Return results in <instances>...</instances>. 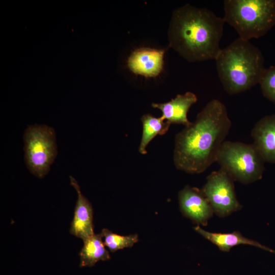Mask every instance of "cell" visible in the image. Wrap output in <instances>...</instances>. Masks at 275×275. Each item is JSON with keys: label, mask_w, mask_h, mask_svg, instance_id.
<instances>
[{"label": "cell", "mask_w": 275, "mask_h": 275, "mask_svg": "<svg viewBox=\"0 0 275 275\" xmlns=\"http://www.w3.org/2000/svg\"><path fill=\"white\" fill-rule=\"evenodd\" d=\"M231 126L225 105L217 99L208 102L194 122L175 136L173 160L176 169L191 174L204 172L216 161Z\"/></svg>", "instance_id": "obj_1"}, {"label": "cell", "mask_w": 275, "mask_h": 275, "mask_svg": "<svg viewBox=\"0 0 275 275\" xmlns=\"http://www.w3.org/2000/svg\"><path fill=\"white\" fill-rule=\"evenodd\" d=\"M225 21L206 8L186 4L174 11L169 29L170 46L189 62L215 60Z\"/></svg>", "instance_id": "obj_2"}, {"label": "cell", "mask_w": 275, "mask_h": 275, "mask_svg": "<svg viewBox=\"0 0 275 275\" xmlns=\"http://www.w3.org/2000/svg\"><path fill=\"white\" fill-rule=\"evenodd\" d=\"M215 60L219 79L231 95L246 91L259 84L265 69L261 50L239 37L221 49Z\"/></svg>", "instance_id": "obj_3"}, {"label": "cell", "mask_w": 275, "mask_h": 275, "mask_svg": "<svg viewBox=\"0 0 275 275\" xmlns=\"http://www.w3.org/2000/svg\"><path fill=\"white\" fill-rule=\"evenodd\" d=\"M224 9L225 22L244 40L261 37L275 25V0H225Z\"/></svg>", "instance_id": "obj_4"}, {"label": "cell", "mask_w": 275, "mask_h": 275, "mask_svg": "<svg viewBox=\"0 0 275 275\" xmlns=\"http://www.w3.org/2000/svg\"><path fill=\"white\" fill-rule=\"evenodd\" d=\"M216 161L234 181L245 184L260 180L265 170V161L253 144L226 141Z\"/></svg>", "instance_id": "obj_5"}, {"label": "cell", "mask_w": 275, "mask_h": 275, "mask_svg": "<svg viewBox=\"0 0 275 275\" xmlns=\"http://www.w3.org/2000/svg\"><path fill=\"white\" fill-rule=\"evenodd\" d=\"M24 160L30 172L43 178L57 155L56 133L45 125H29L23 134Z\"/></svg>", "instance_id": "obj_6"}, {"label": "cell", "mask_w": 275, "mask_h": 275, "mask_svg": "<svg viewBox=\"0 0 275 275\" xmlns=\"http://www.w3.org/2000/svg\"><path fill=\"white\" fill-rule=\"evenodd\" d=\"M206 183L201 189L211 206L214 213L225 217L241 209L234 189V180L219 169L207 177Z\"/></svg>", "instance_id": "obj_7"}, {"label": "cell", "mask_w": 275, "mask_h": 275, "mask_svg": "<svg viewBox=\"0 0 275 275\" xmlns=\"http://www.w3.org/2000/svg\"><path fill=\"white\" fill-rule=\"evenodd\" d=\"M178 200L185 216L198 225H207L214 212L201 189L186 185L179 192Z\"/></svg>", "instance_id": "obj_8"}, {"label": "cell", "mask_w": 275, "mask_h": 275, "mask_svg": "<svg viewBox=\"0 0 275 275\" xmlns=\"http://www.w3.org/2000/svg\"><path fill=\"white\" fill-rule=\"evenodd\" d=\"M71 184L77 193V199L74 209V216L71 223L70 233L82 240L95 233L93 226V211L89 201L81 193L77 181L70 176Z\"/></svg>", "instance_id": "obj_9"}, {"label": "cell", "mask_w": 275, "mask_h": 275, "mask_svg": "<svg viewBox=\"0 0 275 275\" xmlns=\"http://www.w3.org/2000/svg\"><path fill=\"white\" fill-rule=\"evenodd\" d=\"M164 49L141 48L133 51L127 61L129 70L146 77L158 76L163 65Z\"/></svg>", "instance_id": "obj_10"}, {"label": "cell", "mask_w": 275, "mask_h": 275, "mask_svg": "<svg viewBox=\"0 0 275 275\" xmlns=\"http://www.w3.org/2000/svg\"><path fill=\"white\" fill-rule=\"evenodd\" d=\"M253 145L265 162L275 163V114L258 121L251 131Z\"/></svg>", "instance_id": "obj_11"}, {"label": "cell", "mask_w": 275, "mask_h": 275, "mask_svg": "<svg viewBox=\"0 0 275 275\" xmlns=\"http://www.w3.org/2000/svg\"><path fill=\"white\" fill-rule=\"evenodd\" d=\"M197 101L196 95L190 92L178 94L171 101L162 103H152L153 107L160 109V117L171 124H182L187 126L191 124L187 119V114L190 106Z\"/></svg>", "instance_id": "obj_12"}, {"label": "cell", "mask_w": 275, "mask_h": 275, "mask_svg": "<svg viewBox=\"0 0 275 275\" xmlns=\"http://www.w3.org/2000/svg\"><path fill=\"white\" fill-rule=\"evenodd\" d=\"M194 229L205 238L216 245L223 252H228L234 246L244 244L254 246L275 253V250L262 245L257 241L244 237L238 231L228 233L210 232L201 228L199 225L195 227Z\"/></svg>", "instance_id": "obj_13"}, {"label": "cell", "mask_w": 275, "mask_h": 275, "mask_svg": "<svg viewBox=\"0 0 275 275\" xmlns=\"http://www.w3.org/2000/svg\"><path fill=\"white\" fill-rule=\"evenodd\" d=\"M83 242L84 245L79 253L80 267H92L99 261L110 259L109 252L105 248L101 233L94 234Z\"/></svg>", "instance_id": "obj_14"}, {"label": "cell", "mask_w": 275, "mask_h": 275, "mask_svg": "<svg viewBox=\"0 0 275 275\" xmlns=\"http://www.w3.org/2000/svg\"><path fill=\"white\" fill-rule=\"evenodd\" d=\"M143 124L142 136L139 148L142 154H146V147L157 135H163L168 131L171 124L164 121L161 117L156 118L150 114L144 115L141 118Z\"/></svg>", "instance_id": "obj_15"}, {"label": "cell", "mask_w": 275, "mask_h": 275, "mask_svg": "<svg viewBox=\"0 0 275 275\" xmlns=\"http://www.w3.org/2000/svg\"><path fill=\"white\" fill-rule=\"evenodd\" d=\"M101 234L103 238L104 244L112 253L124 248L132 247L139 240L137 234L120 235L106 228L102 230Z\"/></svg>", "instance_id": "obj_16"}, {"label": "cell", "mask_w": 275, "mask_h": 275, "mask_svg": "<svg viewBox=\"0 0 275 275\" xmlns=\"http://www.w3.org/2000/svg\"><path fill=\"white\" fill-rule=\"evenodd\" d=\"M259 84L264 97L275 104V65L265 68Z\"/></svg>", "instance_id": "obj_17"}]
</instances>
